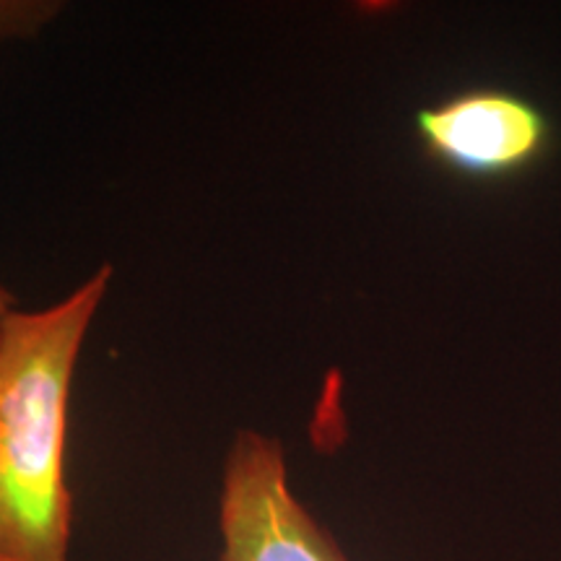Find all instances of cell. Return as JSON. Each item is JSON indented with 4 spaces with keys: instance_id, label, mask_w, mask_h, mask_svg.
Instances as JSON below:
<instances>
[{
    "instance_id": "cell-1",
    "label": "cell",
    "mask_w": 561,
    "mask_h": 561,
    "mask_svg": "<svg viewBox=\"0 0 561 561\" xmlns=\"http://www.w3.org/2000/svg\"><path fill=\"white\" fill-rule=\"evenodd\" d=\"M110 280L104 263L66 299L13 312L0 333V561H68L70 385Z\"/></svg>"
},
{
    "instance_id": "cell-2",
    "label": "cell",
    "mask_w": 561,
    "mask_h": 561,
    "mask_svg": "<svg viewBox=\"0 0 561 561\" xmlns=\"http://www.w3.org/2000/svg\"><path fill=\"white\" fill-rule=\"evenodd\" d=\"M221 561H348L289 486L284 447L242 430L224 466Z\"/></svg>"
},
{
    "instance_id": "cell-3",
    "label": "cell",
    "mask_w": 561,
    "mask_h": 561,
    "mask_svg": "<svg viewBox=\"0 0 561 561\" xmlns=\"http://www.w3.org/2000/svg\"><path fill=\"white\" fill-rule=\"evenodd\" d=\"M416 136L445 170L473 180H507L546 157L551 123L528 96L479 87L419 110Z\"/></svg>"
},
{
    "instance_id": "cell-4",
    "label": "cell",
    "mask_w": 561,
    "mask_h": 561,
    "mask_svg": "<svg viewBox=\"0 0 561 561\" xmlns=\"http://www.w3.org/2000/svg\"><path fill=\"white\" fill-rule=\"evenodd\" d=\"M62 5L50 0H0V45L30 39L58 19Z\"/></svg>"
},
{
    "instance_id": "cell-5",
    "label": "cell",
    "mask_w": 561,
    "mask_h": 561,
    "mask_svg": "<svg viewBox=\"0 0 561 561\" xmlns=\"http://www.w3.org/2000/svg\"><path fill=\"white\" fill-rule=\"evenodd\" d=\"M19 307H16V299H13V294L5 289L3 286V280H0V333H3V325H5V320L11 318L13 312H16Z\"/></svg>"
}]
</instances>
